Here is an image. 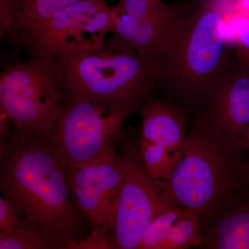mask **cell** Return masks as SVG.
Masks as SVG:
<instances>
[{
    "mask_svg": "<svg viewBox=\"0 0 249 249\" xmlns=\"http://www.w3.org/2000/svg\"><path fill=\"white\" fill-rule=\"evenodd\" d=\"M53 57L68 96L139 110L160 89V65L113 36L97 47H62Z\"/></svg>",
    "mask_w": 249,
    "mask_h": 249,
    "instance_id": "obj_4",
    "label": "cell"
},
{
    "mask_svg": "<svg viewBox=\"0 0 249 249\" xmlns=\"http://www.w3.org/2000/svg\"><path fill=\"white\" fill-rule=\"evenodd\" d=\"M20 228H27L19 219L14 206L9 200L0 197V231L7 232Z\"/></svg>",
    "mask_w": 249,
    "mask_h": 249,
    "instance_id": "obj_20",
    "label": "cell"
},
{
    "mask_svg": "<svg viewBox=\"0 0 249 249\" xmlns=\"http://www.w3.org/2000/svg\"><path fill=\"white\" fill-rule=\"evenodd\" d=\"M110 231L103 227L93 229L91 235L69 245L66 249H112Z\"/></svg>",
    "mask_w": 249,
    "mask_h": 249,
    "instance_id": "obj_19",
    "label": "cell"
},
{
    "mask_svg": "<svg viewBox=\"0 0 249 249\" xmlns=\"http://www.w3.org/2000/svg\"><path fill=\"white\" fill-rule=\"evenodd\" d=\"M227 0H203L183 13L160 63L159 88L181 107H204L231 67L224 22Z\"/></svg>",
    "mask_w": 249,
    "mask_h": 249,
    "instance_id": "obj_3",
    "label": "cell"
},
{
    "mask_svg": "<svg viewBox=\"0 0 249 249\" xmlns=\"http://www.w3.org/2000/svg\"><path fill=\"white\" fill-rule=\"evenodd\" d=\"M247 139H248L249 148V131H248V135H247Z\"/></svg>",
    "mask_w": 249,
    "mask_h": 249,
    "instance_id": "obj_22",
    "label": "cell"
},
{
    "mask_svg": "<svg viewBox=\"0 0 249 249\" xmlns=\"http://www.w3.org/2000/svg\"><path fill=\"white\" fill-rule=\"evenodd\" d=\"M84 0H0V31L15 45L28 41L59 11Z\"/></svg>",
    "mask_w": 249,
    "mask_h": 249,
    "instance_id": "obj_13",
    "label": "cell"
},
{
    "mask_svg": "<svg viewBox=\"0 0 249 249\" xmlns=\"http://www.w3.org/2000/svg\"><path fill=\"white\" fill-rule=\"evenodd\" d=\"M67 94L54 57L31 54L0 74V108L9 116L14 131L43 143L53 130Z\"/></svg>",
    "mask_w": 249,
    "mask_h": 249,
    "instance_id": "obj_5",
    "label": "cell"
},
{
    "mask_svg": "<svg viewBox=\"0 0 249 249\" xmlns=\"http://www.w3.org/2000/svg\"><path fill=\"white\" fill-rule=\"evenodd\" d=\"M141 155L154 180L168 179L181 159L188 137L183 107L171 100L149 98L140 109Z\"/></svg>",
    "mask_w": 249,
    "mask_h": 249,
    "instance_id": "obj_9",
    "label": "cell"
},
{
    "mask_svg": "<svg viewBox=\"0 0 249 249\" xmlns=\"http://www.w3.org/2000/svg\"><path fill=\"white\" fill-rule=\"evenodd\" d=\"M66 173L70 196L93 229L112 232L122 182L120 157L114 145Z\"/></svg>",
    "mask_w": 249,
    "mask_h": 249,
    "instance_id": "obj_8",
    "label": "cell"
},
{
    "mask_svg": "<svg viewBox=\"0 0 249 249\" xmlns=\"http://www.w3.org/2000/svg\"><path fill=\"white\" fill-rule=\"evenodd\" d=\"M202 245L209 249H249V196H232L200 224Z\"/></svg>",
    "mask_w": 249,
    "mask_h": 249,
    "instance_id": "obj_12",
    "label": "cell"
},
{
    "mask_svg": "<svg viewBox=\"0 0 249 249\" xmlns=\"http://www.w3.org/2000/svg\"><path fill=\"white\" fill-rule=\"evenodd\" d=\"M57 246L28 228L0 232V249H52Z\"/></svg>",
    "mask_w": 249,
    "mask_h": 249,
    "instance_id": "obj_17",
    "label": "cell"
},
{
    "mask_svg": "<svg viewBox=\"0 0 249 249\" xmlns=\"http://www.w3.org/2000/svg\"><path fill=\"white\" fill-rule=\"evenodd\" d=\"M180 211L181 207L173 206L155 218L145 231L138 249H163Z\"/></svg>",
    "mask_w": 249,
    "mask_h": 249,
    "instance_id": "obj_16",
    "label": "cell"
},
{
    "mask_svg": "<svg viewBox=\"0 0 249 249\" xmlns=\"http://www.w3.org/2000/svg\"><path fill=\"white\" fill-rule=\"evenodd\" d=\"M137 110L111 108L87 98L68 96L43 145L67 172L92 160L122 139V127Z\"/></svg>",
    "mask_w": 249,
    "mask_h": 249,
    "instance_id": "obj_6",
    "label": "cell"
},
{
    "mask_svg": "<svg viewBox=\"0 0 249 249\" xmlns=\"http://www.w3.org/2000/svg\"><path fill=\"white\" fill-rule=\"evenodd\" d=\"M201 245L202 237L197 216L193 210L181 207L163 249H188Z\"/></svg>",
    "mask_w": 249,
    "mask_h": 249,
    "instance_id": "obj_15",
    "label": "cell"
},
{
    "mask_svg": "<svg viewBox=\"0 0 249 249\" xmlns=\"http://www.w3.org/2000/svg\"><path fill=\"white\" fill-rule=\"evenodd\" d=\"M12 123L9 116L0 108V142H7L12 137L14 131L11 129Z\"/></svg>",
    "mask_w": 249,
    "mask_h": 249,
    "instance_id": "obj_21",
    "label": "cell"
},
{
    "mask_svg": "<svg viewBox=\"0 0 249 249\" xmlns=\"http://www.w3.org/2000/svg\"><path fill=\"white\" fill-rule=\"evenodd\" d=\"M235 58L249 67V0H236Z\"/></svg>",
    "mask_w": 249,
    "mask_h": 249,
    "instance_id": "obj_18",
    "label": "cell"
},
{
    "mask_svg": "<svg viewBox=\"0 0 249 249\" xmlns=\"http://www.w3.org/2000/svg\"><path fill=\"white\" fill-rule=\"evenodd\" d=\"M107 4V0H84L56 13L28 41L31 54L53 57L82 22Z\"/></svg>",
    "mask_w": 249,
    "mask_h": 249,
    "instance_id": "obj_14",
    "label": "cell"
},
{
    "mask_svg": "<svg viewBox=\"0 0 249 249\" xmlns=\"http://www.w3.org/2000/svg\"><path fill=\"white\" fill-rule=\"evenodd\" d=\"M122 182L111 232L112 249H138L159 214L173 207L162 200L141 155L139 142H124L121 152Z\"/></svg>",
    "mask_w": 249,
    "mask_h": 249,
    "instance_id": "obj_7",
    "label": "cell"
},
{
    "mask_svg": "<svg viewBox=\"0 0 249 249\" xmlns=\"http://www.w3.org/2000/svg\"><path fill=\"white\" fill-rule=\"evenodd\" d=\"M204 107L231 142L243 150L249 148V66L235 58L222 83Z\"/></svg>",
    "mask_w": 249,
    "mask_h": 249,
    "instance_id": "obj_11",
    "label": "cell"
},
{
    "mask_svg": "<svg viewBox=\"0 0 249 249\" xmlns=\"http://www.w3.org/2000/svg\"><path fill=\"white\" fill-rule=\"evenodd\" d=\"M192 110L183 155L170 178L155 185L165 204L193 210L201 224L219 205L247 191L249 162L204 107Z\"/></svg>",
    "mask_w": 249,
    "mask_h": 249,
    "instance_id": "obj_2",
    "label": "cell"
},
{
    "mask_svg": "<svg viewBox=\"0 0 249 249\" xmlns=\"http://www.w3.org/2000/svg\"><path fill=\"white\" fill-rule=\"evenodd\" d=\"M0 191L26 227L58 249L82 240L83 219L69 199L66 171L42 142L15 131L0 142Z\"/></svg>",
    "mask_w": 249,
    "mask_h": 249,
    "instance_id": "obj_1",
    "label": "cell"
},
{
    "mask_svg": "<svg viewBox=\"0 0 249 249\" xmlns=\"http://www.w3.org/2000/svg\"><path fill=\"white\" fill-rule=\"evenodd\" d=\"M183 12L159 0L134 14L114 6L111 33L116 39L160 65L173 42Z\"/></svg>",
    "mask_w": 249,
    "mask_h": 249,
    "instance_id": "obj_10",
    "label": "cell"
}]
</instances>
